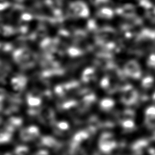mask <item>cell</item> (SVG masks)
<instances>
[{
	"instance_id": "cell-1",
	"label": "cell",
	"mask_w": 155,
	"mask_h": 155,
	"mask_svg": "<svg viewBox=\"0 0 155 155\" xmlns=\"http://www.w3.org/2000/svg\"></svg>"
}]
</instances>
